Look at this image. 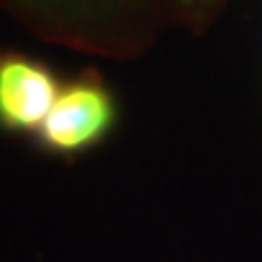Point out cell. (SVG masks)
<instances>
[{"instance_id":"6da1fadb","label":"cell","mask_w":262,"mask_h":262,"mask_svg":"<svg viewBox=\"0 0 262 262\" xmlns=\"http://www.w3.org/2000/svg\"><path fill=\"white\" fill-rule=\"evenodd\" d=\"M114 107L110 95L97 85H73L58 95L41 124V136L56 150L85 148L110 129Z\"/></svg>"},{"instance_id":"7a4b0ae2","label":"cell","mask_w":262,"mask_h":262,"mask_svg":"<svg viewBox=\"0 0 262 262\" xmlns=\"http://www.w3.org/2000/svg\"><path fill=\"white\" fill-rule=\"evenodd\" d=\"M58 100L56 78L29 58H0V124L37 129Z\"/></svg>"},{"instance_id":"3957f363","label":"cell","mask_w":262,"mask_h":262,"mask_svg":"<svg viewBox=\"0 0 262 262\" xmlns=\"http://www.w3.org/2000/svg\"><path fill=\"white\" fill-rule=\"evenodd\" d=\"M29 5L49 12H58L66 17H73V15H90L97 5H102V0H27Z\"/></svg>"}]
</instances>
